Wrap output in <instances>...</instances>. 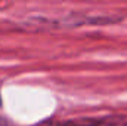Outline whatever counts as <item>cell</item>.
Returning a JSON list of instances; mask_svg holds the SVG:
<instances>
[{"label":"cell","instance_id":"6da1fadb","mask_svg":"<svg viewBox=\"0 0 127 126\" xmlns=\"http://www.w3.org/2000/svg\"><path fill=\"white\" fill-rule=\"evenodd\" d=\"M0 126H4V125H3V123H0Z\"/></svg>","mask_w":127,"mask_h":126}]
</instances>
